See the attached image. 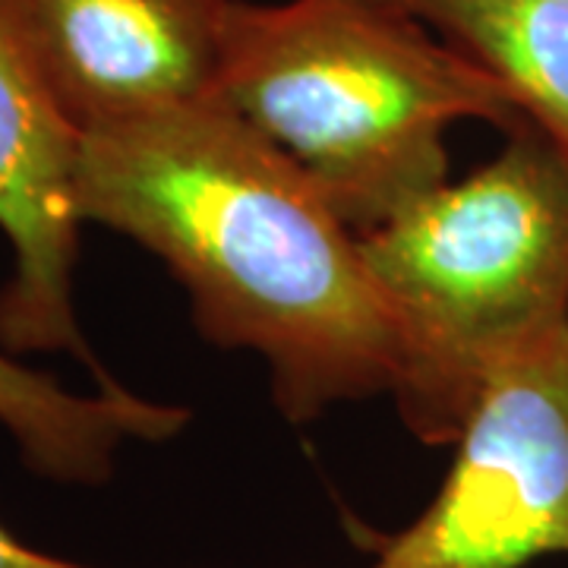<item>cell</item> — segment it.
<instances>
[{
	"label": "cell",
	"instance_id": "cell-5",
	"mask_svg": "<svg viewBox=\"0 0 568 568\" xmlns=\"http://www.w3.org/2000/svg\"><path fill=\"white\" fill-rule=\"evenodd\" d=\"M77 152L80 133L54 99L26 3L0 0V231L13 250V275L0 284V347L70 354L111 388L118 383L85 345L73 304Z\"/></svg>",
	"mask_w": 568,
	"mask_h": 568
},
{
	"label": "cell",
	"instance_id": "cell-4",
	"mask_svg": "<svg viewBox=\"0 0 568 568\" xmlns=\"http://www.w3.org/2000/svg\"><path fill=\"white\" fill-rule=\"evenodd\" d=\"M426 511L369 568H525L568 556V320L480 373Z\"/></svg>",
	"mask_w": 568,
	"mask_h": 568
},
{
	"label": "cell",
	"instance_id": "cell-3",
	"mask_svg": "<svg viewBox=\"0 0 568 568\" xmlns=\"http://www.w3.org/2000/svg\"><path fill=\"white\" fill-rule=\"evenodd\" d=\"M361 250L405 328L398 414L424 446H452L484 366L568 320V152L521 118L496 159L361 234Z\"/></svg>",
	"mask_w": 568,
	"mask_h": 568
},
{
	"label": "cell",
	"instance_id": "cell-8",
	"mask_svg": "<svg viewBox=\"0 0 568 568\" xmlns=\"http://www.w3.org/2000/svg\"><path fill=\"white\" fill-rule=\"evenodd\" d=\"M568 152V0H395Z\"/></svg>",
	"mask_w": 568,
	"mask_h": 568
},
{
	"label": "cell",
	"instance_id": "cell-7",
	"mask_svg": "<svg viewBox=\"0 0 568 568\" xmlns=\"http://www.w3.org/2000/svg\"><path fill=\"white\" fill-rule=\"evenodd\" d=\"M186 424V407L149 402L121 383L80 395L0 347V426L39 477L99 487L123 443H168Z\"/></svg>",
	"mask_w": 568,
	"mask_h": 568
},
{
	"label": "cell",
	"instance_id": "cell-2",
	"mask_svg": "<svg viewBox=\"0 0 568 568\" xmlns=\"http://www.w3.org/2000/svg\"><path fill=\"white\" fill-rule=\"evenodd\" d=\"M215 99L366 234L448 183L452 123L511 130L506 89L395 0L234 3Z\"/></svg>",
	"mask_w": 568,
	"mask_h": 568
},
{
	"label": "cell",
	"instance_id": "cell-6",
	"mask_svg": "<svg viewBox=\"0 0 568 568\" xmlns=\"http://www.w3.org/2000/svg\"><path fill=\"white\" fill-rule=\"evenodd\" d=\"M54 99L95 133L215 99L237 0H22Z\"/></svg>",
	"mask_w": 568,
	"mask_h": 568
},
{
	"label": "cell",
	"instance_id": "cell-1",
	"mask_svg": "<svg viewBox=\"0 0 568 568\" xmlns=\"http://www.w3.org/2000/svg\"><path fill=\"white\" fill-rule=\"evenodd\" d=\"M73 205L168 265L212 345L263 357L291 424L402 392L405 328L361 234L219 99L82 133Z\"/></svg>",
	"mask_w": 568,
	"mask_h": 568
},
{
	"label": "cell",
	"instance_id": "cell-9",
	"mask_svg": "<svg viewBox=\"0 0 568 568\" xmlns=\"http://www.w3.org/2000/svg\"><path fill=\"white\" fill-rule=\"evenodd\" d=\"M0 568H92L80 562H67L39 549L20 544L10 530L0 525Z\"/></svg>",
	"mask_w": 568,
	"mask_h": 568
}]
</instances>
